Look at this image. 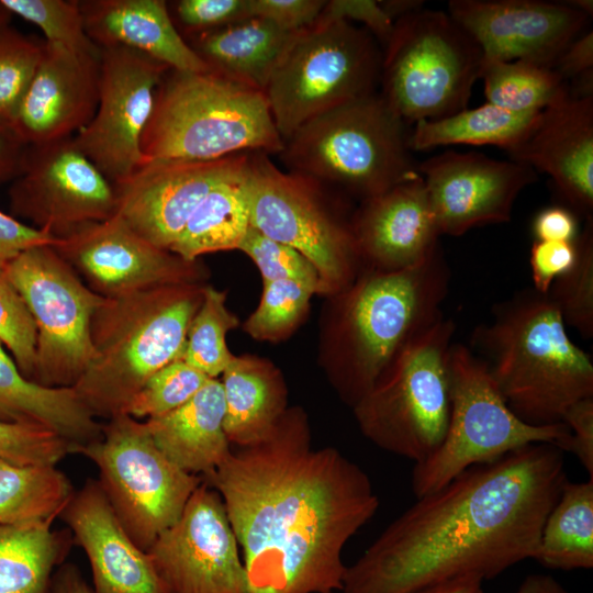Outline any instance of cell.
I'll list each match as a JSON object with an SVG mask.
<instances>
[{
    "instance_id": "6da1fadb",
    "label": "cell",
    "mask_w": 593,
    "mask_h": 593,
    "mask_svg": "<svg viewBox=\"0 0 593 593\" xmlns=\"http://www.w3.org/2000/svg\"><path fill=\"white\" fill-rule=\"evenodd\" d=\"M203 481L223 500L249 593L342 591L344 546L379 507L357 463L334 447H312L300 406L264 439L232 449Z\"/></svg>"
},
{
    "instance_id": "7a4b0ae2",
    "label": "cell",
    "mask_w": 593,
    "mask_h": 593,
    "mask_svg": "<svg viewBox=\"0 0 593 593\" xmlns=\"http://www.w3.org/2000/svg\"><path fill=\"white\" fill-rule=\"evenodd\" d=\"M567 480L563 451L532 444L417 497L347 567L343 593H413L534 559Z\"/></svg>"
},
{
    "instance_id": "3957f363",
    "label": "cell",
    "mask_w": 593,
    "mask_h": 593,
    "mask_svg": "<svg viewBox=\"0 0 593 593\" xmlns=\"http://www.w3.org/2000/svg\"><path fill=\"white\" fill-rule=\"evenodd\" d=\"M450 270L441 247L399 271L363 269L333 296L327 331L329 379L351 407L373 387L399 353L443 315Z\"/></svg>"
},
{
    "instance_id": "277c9868",
    "label": "cell",
    "mask_w": 593,
    "mask_h": 593,
    "mask_svg": "<svg viewBox=\"0 0 593 593\" xmlns=\"http://www.w3.org/2000/svg\"><path fill=\"white\" fill-rule=\"evenodd\" d=\"M492 312L493 320L473 331L471 343L522 421L561 423L571 404L593 396L591 356L571 340L547 294L523 290Z\"/></svg>"
},
{
    "instance_id": "5b68a950",
    "label": "cell",
    "mask_w": 593,
    "mask_h": 593,
    "mask_svg": "<svg viewBox=\"0 0 593 593\" xmlns=\"http://www.w3.org/2000/svg\"><path fill=\"white\" fill-rule=\"evenodd\" d=\"M205 284H169L104 298L90 324L92 359L72 387L98 418L123 414L159 369L180 359Z\"/></svg>"
},
{
    "instance_id": "8992f818",
    "label": "cell",
    "mask_w": 593,
    "mask_h": 593,
    "mask_svg": "<svg viewBox=\"0 0 593 593\" xmlns=\"http://www.w3.org/2000/svg\"><path fill=\"white\" fill-rule=\"evenodd\" d=\"M283 145L265 93L211 69L165 72L141 141L143 164L279 155Z\"/></svg>"
},
{
    "instance_id": "52a82bcc",
    "label": "cell",
    "mask_w": 593,
    "mask_h": 593,
    "mask_svg": "<svg viewBox=\"0 0 593 593\" xmlns=\"http://www.w3.org/2000/svg\"><path fill=\"white\" fill-rule=\"evenodd\" d=\"M379 92L302 124L279 154L287 171L366 201L421 177L411 130Z\"/></svg>"
},
{
    "instance_id": "ba28073f",
    "label": "cell",
    "mask_w": 593,
    "mask_h": 593,
    "mask_svg": "<svg viewBox=\"0 0 593 593\" xmlns=\"http://www.w3.org/2000/svg\"><path fill=\"white\" fill-rule=\"evenodd\" d=\"M328 187L280 170L261 152L248 153L244 190L250 226L288 245L315 267L318 292L335 296L349 288L362 264L348 216Z\"/></svg>"
},
{
    "instance_id": "9c48e42d",
    "label": "cell",
    "mask_w": 593,
    "mask_h": 593,
    "mask_svg": "<svg viewBox=\"0 0 593 593\" xmlns=\"http://www.w3.org/2000/svg\"><path fill=\"white\" fill-rule=\"evenodd\" d=\"M455 323L441 316L415 336L353 406L374 445L419 463L443 443L450 415Z\"/></svg>"
},
{
    "instance_id": "30bf717a",
    "label": "cell",
    "mask_w": 593,
    "mask_h": 593,
    "mask_svg": "<svg viewBox=\"0 0 593 593\" xmlns=\"http://www.w3.org/2000/svg\"><path fill=\"white\" fill-rule=\"evenodd\" d=\"M381 64L377 40L354 23L317 20L295 32L265 89L283 143L314 116L377 92Z\"/></svg>"
},
{
    "instance_id": "8fae6325",
    "label": "cell",
    "mask_w": 593,
    "mask_h": 593,
    "mask_svg": "<svg viewBox=\"0 0 593 593\" xmlns=\"http://www.w3.org/2000/svg\"><path fill=\"white\" fill-rule=\"evenodd\" d=\"M483 53L447 13L421 9L394 22L382 48L379 92L410 126L468 108Z\"/></svg>"
},
{
    "instance_id": "7c38bea8",
    "label": "cell",
    "mask_w": 593,
    "mask_h": 593,
    "mask_svg": "<svg viewBox=\"0 0 593 593\" xmlns=\"http://www.w3.org/2000/svg\"><path fill=\"white\" fill-rule=\"evenodd\" d=\"M451 407L445 438L437 450L414 465L416 497L446 485L470 467L499 460L532 444H552L566 451L570 439L561 422L535 426L522 421L506 404L486 362L468 347L449 351Z\"/></svg>"
},
{
    "instance_id": "4fadbf2b",
    "label": "cell",
    "mask_w": 593,
    "mask_h": 593,
    "mask_svg": "<svg viewBox=\"0 0 593 593\" xmlns=\"http://www.w3.org/2000/svg\"><path fill=\"white\" fill-rule=\"evenodd\" d=\"M74 452L94 462L98 482L118 518L144 551L178 521L203 481L169 460L145 423L125 413L109 418L100 438Z\"/></svg>"
},
{
    "instance_id": "5bb4252c",
    "label": "cell",
    "mask_w": 593,
    "mask_h": 593,
    "mask_svg": "<svg viewBox=\"0 0 593 593\" xmlns=\"http://www.w3.org/2000/svg\"><path fill=\"white\" fill-rule=\"evenodd\" d=\"M36 326L32 381L45 388H72L93 349L90 324L103 296L83 283L52 245L30 247L5 262Z\"/></svg>"
},
{
    "instance_id": "9a60e30c",
    "label": "cell",
    "mask_w": 593,
    "mask_h": 593,
    "mask_svg": "<svg viewBox=\"0 0 593 593\" xmlns=\"http://www.w3.org/2000/svg\"><path fill=\"white\" fill-rule=\"evenodd\" d=\"M9 200L12 216L58 239L115 213L112 183L79 150L74 136L27 146Z\"/></svg>"
},
{
    "instance_id": "2e32d148",
    "label": "cell",
    "mask_w": 593,
    "mask_h": 593,
    "mask_svg": "<svg viewBox=\"0 0 593 593\" xmlns=\"http://www.w3.org/2000/svg\"><path fill=\"white\" fill-rule=\"evenodd\" d=\"M168 69L135 49L101 48L97 110L74 142L112 184L143 165L142 136Z\"/></svg>"
},
{
    "instance_id": "e0dca14e",
    "label": "cell",
    "mask_w": 593,
    "mask_h": 593,
    "mask_svg": "<svg viewBox=\"0 0 593 593\" xmlns=\"http://www.w3.org/2000/svg\"><path fill=\"white\" fill-rule=\"evenodd\" d=\"M238 546L221 495L202 481L146 552L170 593H249Z\"/></svg>"
},
{
    "instance_id": "ac0fdd59",
    "label": "cell",
    "mask_w": 593,
    "mask_h": 593,
    "mask_svg": "<svg viewBox=\"0 0 593 593\" xmlns=\"http://www.w3.org/2000/svg\"><path fill=\"white\" fill-rule=\"evenodd\" d=\"M54 248L103 298L169 284H204L208 268L158 247L121 216L83 225Z\"/></svg>"
},
{
    "instance_id": "d6986e66",
    "label": "cell",
    "mask_w": 593,
    "mask_h": 593,
    "mask_svg": "<svg viewBox=\"0 0 593 593\" xmlns=\"http://www.w3.org/2000/svg\"><path fill=\"white\" fill-rule=\"evenodd\" d=\"M418 172L440 235L449 236L508 222L518 194L538 179L523 163L456 150L418 163Z\"/></svg>"
},
{
    "instance_id": "ffe728a7",
    "label": "cell",
    "mask_w": 593,
    "mask_h": 593,
    "mask_svg": "<svg viewBox=\"0 0 593 593\" xmlns=\"http://www.w3.org/2000/svg\"><path fill=\"white\" fill-rule=\"evenodd\" d=\"M447 13L475 41L484 58L553 68L590 16L567 1L450 0Z\"/></svg>"
},
{
    "instance_id": "44dd1931",
    "label": "cell",
    "mask_w": 593,
    "mask_h": 593,
    "mask_svg": "<svg viewBox=\"0 0 593 593\" xmlns=\"http://www.w3.org/2000/svg\"><path fill=\"white\" fill-rule=\"evenodd\" d=\"M246 155L145 161L131 176L112 184L114 214L148 242L169 249L206 194L235 172Z\"/></svg>"
},
{
    "instance_id": "7402d4cb",
    "label": "cell",
    "mask_w": 593,
    "mask_h": 593,
    "mask_svg": "<svg viewBox=\"0 0 593 593\" xmlns=\"http://www.w3.org/2000/svg\"><path fill=\"white\" fill-rule=\"evenodd\" d=\"M100 58L44 41L42 58L11 128L27 147L72 137L99 100Z\"/></svg>"
},
{
    "instance_id": "603a6c76",
    "label": "cell",
    "mask_w": 593,
    "mask_h": 593,
    "mask_svg": "<svg viewBox=\"0 0 593 593\" xmlns=\"http://www.w3.org/2000/svg\"><path fill=\"white\" fill-rule=\"evenodd\" d=\"M510 158L547 174L568 208L593 219V97L548 107Z\"/></svg>"
},
{
    "instance_id": "cb8c5ba5",
    "label": "cell",
    "mask_w": 593,
    "mask_h": 593,
    "mask_svg": "<svg viewBox=\"0 0 593 593\" xmlns=\"http://www.w3.org/2000/svg\"><path fill=\"white\" fill-rule=\"evenodd\" d=\"M351 223L363 269L412 268L440 248L422 176L360 202Z\"/></svg>"
},
{
    "instance_id": "d4e9b609",
    "label": "cell",
    "mask_w": 593,
    "mask_h": 593,
    "mask_svg": "<svg viewBox=\"0 0 593 593\" xmlns=\"http://www.w3.org/2000/svg\"><path fill=\"white\" fill-rule=\"evenodd\" d=\"M63 519L85 550L96 593H170L149 555L128 536L101 485L75 491Z\"/></svg>"
},
{
    "instance_id": "484cf974",
    "label": "cell",
    "mask_w": 593,
    "mask_h": 593,
    "mask_svg": "<svg viewBox=\"0 0 593 593\" xmlns=\"http://www.w3.org/2000/svg\"><path fill=\"white\" fill-rule=\"evenodd\" d=\"M85 30L100 48L138 51L170 69L210 68L181 35L163 0H79Z\"/></svg>"
},
{
    "instance_id": "4316f807",
    "label": "cell",
    "mask_w": 593,
    "mask_h": 593,
    "mask_svg": "<svg viewBox=\"0 0 593 593\" xmlns=\"http://www.w3.org/2000/svg\"><path fill=\"white\" fill-rule=\"evenodd\" d=\"M224 415L221 380L210 378L187 403L144 423L169 460L186 472L206 477L232 450L223 428Z\"/></svg>"
},
{
    "instance_id": "83f0119b",
    "label": "cell",
    "mask_w": 593,
    "mask_h": 593,
    "mask_svg": "<svg viewBox=\"0 0 593 593\" xmlns=\"http://www.w3.org/2000/svg\"><path fill=\"white\" fill-rule=\"evenodd\" d=\"M221 376L228 443L245 447L264 439L288 409L279 368L266 358L242 355L234 356Z\"/></svg>"
},
{
    "instance_id": "f1b7e54d",
    "label": "cell",
    "mask_w": 593,
    "mask_h": 593,
    "mask_svg": "<svg viewBox=\"0 0 593 593\" xmlns=\"http://www.w3.org/2000/svg\"><path fill=\"white\" fill-rule=\"evenodd\" d=\"M0 419L48 427L72 452L100 438L102 424L72 388H45L26 379L0 342Z\"/></svg>"
},
{
    "instance_id": "f546056e",
    "label": "cell",
    "mask_w": 593,
    "mask_h": 593,
    "mask_svg": "<svg viewBox=\"0 0 593 593\" xmlns=\"http://www.w3.org/2000/svg\"><path fill=\"white\" fill-rule=\"evenodd\" d=\"M294 33L282 31L264 19L248 18L189 35L186 41L211 70L265 93Z\"/></svg>"
},
{
    "instance_id": "4dcf8cb0",
    "label": "cell",
    "mask_w": 593,
    "mask_h": 593,
    "mask_svg": "<svg viewBox=\"0 0 593 593\" xmlns=\"http://www.w3.org/2000/svg\"><path fill=\"white\" fill-rule=\"evenodd\" d=\"M245 163L212 188L169 250L187 260H198L205 254L239 249L250 227Z\"/></svg>"
},
{
    "instance_id": "1f68e13d",
    "label": "cell",
    "mask_w": 593,
    "mask_h": 593,
    "mask_svg": "<svg viewBox=\"0 0 593 593\" xmlns=\"http://www.w3.org/2000/svg\"><path fill=\"white\" fill-rule=\"evenodd\" d=\"M539 112L516 113L484 103L438 120L412 125L410 147L414 152L448 145H489L510 152L534 127Z\"/></svg>"
},
{
    "instance_id": "d6a6232c",
    "label": "cell",
    "mask_w": 593,
    "mask_h": 593,
    "mask_svg": "<svg viewBox=\"0 0 593 593\" xmlns=\"http://www.w3.org/2000/svg\"><path fill=\"white\" fill-rule=\"evenodd\" d=\"M534 559L549 569H592L593 479L566 480L545 519Z\"/></svg>"
},
{
    "instance_id": "836d02e7",
    "label": "cell",
    "mask_w": 593,
    "mask_h": 593,
    "mask_svg": "<svg viewBox=\"0 0 593 593\" xmlns=\"http://www.w3.org/2000/svg\"><path fill=\"white\" fill-rule=\"evenodd\" d=\"M68 538L46 524L0 526V593H52Z\"/></svg>"
},
{
    "instance_id": "e575fe53",
    "label": "cell",
    "mask_w": 593,
    "mask_h": 593,
    "mask_svg": "<svg viewBox=\"0 0 593 593\" xmlns=\"http://www.w3.org/2000/svg\"><path fill=\"white\" fill-rule=\"evenodd\" d=\"M74 492L70 481L56 466L0 459V526L52 525Z\"/></svg>"
},
{
    "instance_id": "d590c367",
    "label": "cell",
    "mask_w": 593,
    "mask_h": 593,
    "mask_svg": "<svg viewBox=\"0 0 593 593\" xmlns=\"http://www.w3.org/2000/svg\"><path fill=\"white\" fill-rule=\"evenodd\" d=\"M479 79L488 103L516 113L542 111L570 93L553 68L524 60L483 57Z\"/></svg>"
},
{
    "instance_id": "8d00e7d4",
    "label": "cell",
    "mask_w": 593,
    "mask_h": 593,
    "mask_svg": "<svg viewBox=\"0 0 593 593\" xmlns=\"http://www.w3.org/2000/svg\"><path fill=\"white\" fill-rule=\"evenodd\" d=\"M238 324V317L226 305V293L205 284L181 359L209 378H217L234 357L227 347L226 335Z\"/></svg>"
},
{
    "instance_id": "74e56055",
    "label": "cell",
    "mask_w": 593,
    "mask_h": 593,
    "mask_svg": "<svg viewBox=\"0 0 593 593\" xmlns=\"http://www.w3.org/2000/svg\"><path fill=\"white\" fill-rule=\"evenodd\" d=\"M313 294L316 287L299 280L262 282L260 301L244 322V332L259 342L288 338L305 318Z\"/></svg>"
},
{
    "instance_id": "f35d334b",
    "label": "cell",
    "mask_w": 593,
    "mask_h": 593,
    "mask_svg": "<svg viewBox=\"0 0 593 593\" xmlns=\"http://www.w3.org/2000/svg\"><path fill=\"white\" fill-rule=\"evenodd\" d=\"M566 325L584 338L593 336V219L577 238V258L571 269L557 278L547 293Z\"/></svg>"
},
{
    "instance_id": "ab89813d",
    "label": "cell",
    "mask_w": 593,
    "mask_h": 593,
    "mask_svg": "<svg viewBox=\"0 0 593 593\" xmlns=\"http://www.w3.org/2000/svg\"><path fill=\"white\" fill-rule=\"evenodd\" d=\"M0 5L40 27L46 42L101 58V48L86 33L79 0H0Z\"/></svg>"
},
{
    "instance_id": "60d3db41",
    "label": "cell",
    "mask_w": 593,
    "mask_h": 593,
    "mask_svg": "<svg viewBox=\"0 0 593 593\" xmlns=\"http://www.w3.org/2000/svg\"><path fill=\"white\" fill-rule=\"evenodd\" d=\"M44 41L0 23V123L11 126L42 58Z\"/></svg>"
},
{
    "instance_id": "b9f144b4",
    "label": "cell",
    "mask_w": 593,
    "mask_h": 593,
    "mask_svg": "<svg viewBox=\"0 0 593 593\" xmlns=\"http://www.w3.org/2000/svg\"><path fill=\"white\" fill-rule=\"evenodd\" d=\"M209 379L181 358L177 359L144 383L124 413L136 419L167 414L193 398Z\"/></svg>"
},
{
    "instance_id": "7bdbcfd3",
    "label": "cell",
    "mask_w": 593,
    "mask_h": 593,
    "mask_svg": "<svg viewBox=\"0 0 593 593\" xmlns=\"http://www.w3.org/2000/svg\"><path fill=\"white\" fill-rule=\"evenodd\" d=\"M0 342L11 353L21 373L32 381L36 326L24 299L7 273L5 262H0Z\"/></svg>"
},
{
    "instance_id": "ee69618b",
    "label": "cell",
    "mask_w": 593,
    "mask_h": 593,
    "mask_svg": "<svg viewBox=\"0 0 593 593\" xmlns=\"http://www.w3.org/2000/svg\"><path fill=\"white\" fill-rule=\"evenodd\" d=\"M70 451V444L48 427L0 419V459L56 466Z\"/></svg>"
},
{
    "instance_id": "f6af8a7d",
    "label": "cell",
    "mask_w": 593,
    "mask_h": 593,
    "mask_svg": "<svg viewBox=\"0 0 593 593\" xmlns=\"http://www.w3.org/2000/svg\"><path fill=\"white\" fill-rule=\"evenodd\" d=\"M238 250L254 261L262 282L293 279L313 284L318 292L315 267L294 248L276 242L250 226Z\"/></svg>"
},
{
    "instance_id": "bcb514c9",
    "label": "cell",
    "mask_w": 593,
    "mask_h": 593,
    "mask_svg": "<svg viewBox=\"0 0 593 593\" xmlns=\"http://www.w3.org/2000/svg\"><path fill=\"white\" fill-rule=\"evenodd\" d=\"M175 18L187 36L250 18L249 0H179Z\"/></svg>"
},
{
    "instance_id": "7dc6e473",
    "label": "cell",
    "mask_w": 593,
    "mask_h": 593,
    "mask_svg": "<svg viewBox=\"0 0 593 593\" xmlns=\"http://www.w3.org/2000/svg\"><path fill=\"white\" fill-rule=\"evenodd\" d=\"M317 20L359 22L363 29L372 34L382 48L390 40L394 29V21L383 10L380 1L377 0L326 1Z\"/></svg>"
},
{
    "instance_id": "c3c4849f",
    "label": "cell",
    "mask_w": 593,
    "mask_h": 593,
    "mask_svg": "<svg viewBox=\"0 0 593 593\" xmlns=\"http://www.w3.org/2000/svg\"><path fill=\"white\" fill-rule=\"evenodd\" d=\"M325 3V0H249V13L250 18L264 19L294 33L312 26Z\"/></svg>"
},
{
    "instance_id": "681fc988",
    "label": "cell",
    "mask_w": 593,
    "mask_h": 593,
    "mask_svg": "<svg viewBox=\"0 0 593 593\" xmlns=\"http://www.w3.org/2000/svg\"><path fill=\"white\" fill-rule=\"evenodd\" d=\"M575 242L535 240L529 253L533 289L547 294L553 281L575 262Z\"/></svg>"
},
{
    "instance_id": "f907efd6",
    "label": "cell",
    "mask_w": 593,
    "mask_h": 593,
    "mask_svg": "<svg viewBox=\"0 0 593 593\" xmlns=\"http://www.w3.org/2000/svg\"><path fill=\"white\" fill-rule=\"evenodd\" d=\"M562 422L570 430L566 451L572 452L593 479V396L571 404Z\"/></svg>"
},
{
    "instance_id": "816d5d0a",
    "label": "cell",
    "mask_w": 593,
    "mask_h": 593,
    "mask_svg": "<svg viewBox=\"0 0 593 593\" xmlns=\"http://www.w3.org/2000/svg\"><path fill=\"white\" fill-rule=\"evenodd\" d=\"M59 240L47 231L22 223L0 211V262L9 261L30 247L55 246Z\"/></svg>"
},
{
    "instance_id": "f5cc1de1",
    "label": "cell",
    "mask_w": 593,
    "mask_h": 593,
    "mask_svg": "<svg viewBox=\"0 0 593 593\" xmlns=\"http://www.w3.org/2000/svg\"><path fill=\"white\" fill-rule=\"evenodd\" d=\"M532 230L535 240L542 242H575L581 232L578 214L563 205H551L539 211Z\"/></svg>"
},
{
    "instance_id": "db71d44e",
    "label": "cell",
    "mask_w": 593,
    "mask_h": 593,
    "mask_svg": "<svg viewBox=\"0 0 593 593\" xmlns=\"http://www.w3.org/2000/svg\"><path fill=\"white\" fill-rule=\"evenodd\" d=\"M553 69L568 83L593 71V32L582 33L571 42L557 59Z\"/></svg>"
},
{
    "instance_id": "11a10c76",
    "label": "cell",
    "mask_w": 593,
    "mask_h": 593,
    "mask_svg": "<svg viewBox=\"0 0 593 593\" xmlns=\"http://www.w3.org/2000/svg\"><path fill=\"white\" fill-rule=\"evenodd\" d=\"M25 149L11 126L0 123V184L19 175Z\"/></svg>"
},
{
    "instance_id": "9f6ffc18",
    "label": "cell",
    "mask_w": 593,
    "mask_h": 593,
    "mask_svg": "<svg viewBox=\"0 0 593 593\" xmlns=\"http://www.w3.org/2000/svg\"><path fill=\"white\" fill-rule=\"evenodd\" d=\"M52 593H96L82 578L79 569L71 564H61L53 575Z\"/></svg>"
},
{
    "instance_id": "6f0895ef",
    "label": "cell",
    "mask_w": 593,
    "mask_h": 593,
    "mask_svg": "<svg viewBox=\"0 0 593 593\" xmlns=\"http://www.w3.org/2000/svg\"><path fill=\"white\" fill-rule=\"evenodd\" d=\"M483 580L474 575H466L447 580L413 593H484Z\"/></svg>"
},
{
    "instance_id": "680465c9",
    "label": "cell",
    "mask_w": 593,
    "mask_h": 593,
    "mask_svg": "<svg viewBox=\"0 0 593 593\" xmlns=\"http://www.w3.org/2000/svg\"><path fill=\"white\" fill-rule=\"evenodd\" d=\"M515 593H570L556 579L547 574L526 577Z\"/></svg>"
},
{
    "instance_id": "91938a15",
    "label": "cell",
    "mask_w": 593,
    "mask_h": 593,
    "mask_svg": "<svg viewBox=\"0 0 593 593\" xmlns=\"http://www.w3.org/2000/svg\"><path fill=\"white\" fill-rule=\"evenodd\" d=\"M380 4L394 22L424 8L421 0H384Z\"/></svg>"
},
{
    "instance_id": "94428289",
    "label": "cell",
    "mask_w": 593,
    "mask_h": 593,
    "mask_svg": "<svg viewBox=\"0 0 593 593\" xmlns=\"http://www.w3.org/2000/svg\"><path fill=\"white\" fill-rule=\"evenodd\" d=\"M574 9L583 12L588 16L593 15V1L592 0H569L567 1Z\"/></svg>"
},
{
    "instance_id": "6125c7cd",
    "label": "cell",
    "mask_w": 593,
    "mask_h": 593,
    "mask_svg": "<svg viewBox=\"0 0 593 593\" xmlns=\"http://www.w3.org/2000/svg\"><path fill=\"white\" fill-rule=\"evenodd\" d=\"M11 14L0 5V23H9Z\"/></svg>"
}]
</instances>
